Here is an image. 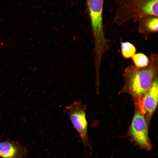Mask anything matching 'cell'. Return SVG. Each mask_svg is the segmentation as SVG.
<instances>
[{
    "label": "cell",
    "instance_id": "6da1fadb",
    "mask_svg": "<svg viewBox=\"0 0 158 158\" xmlns=\"http://www.w3.org/2000/svg\"><path fill=\"white\" fill-rule=\"evenodd\" d=\"M155 57L151 56L146 67L138 68L131 65L125 70V83L122 91L132 96L135 104L142 103L156 75L157 63Z\"/></svg>",
    "mask_w": 158,
    "mask_h": 158
},
{
    "label": "cell",
    "instance_id": "7a4b0ae2",
    "mask_svg": "<svg viewBox=\"0 0 158 158\" xmlns=\"http://www.w3.org/2000/svg\"><path fill=\"white\" fill-rule=\"evenodd\" d=\"M86 4L95 40V73L98 74L101 59L107 44L103 25V1L88 0Z\"/></svg>",
    "mask_w": 158,
    "mask_h": 158
},
{
    "label": "cell",
    "instance_id": "3957f363",
    "mask_svg": "<svg viewBox=\"0 0 158 158\" xmlns=\"http://www.w3.org/2000/svg\"><path fill=\"white\" fill-rule=\"evenodd\" d=\"M86 107L81 100L74 102L66 106L64 112L69 117L74 128L78 132L83 146H89L88 123L86 118Z\"/></svg>",
    "mask_w": 158,
    "mask_h": 158
},
{
    "label": "cell",
    "instance_id": "277c9868",
    "mask_svg": "<svg viewBox=\"0 0 158 158\" xmlns=\"http://www.w3.org/2000/svg\"><path fill=\"white\" fill-rule=\"evenodd\" d=\"M135 106L130 127V135L138 145L145 149L150 150L152 148V145L148 136L147 122L138 107Z\"/></svg>",
    "mask_w": 158,
    "mask_h": 158
},
{
    "label": "cell",
    "instance_id": "5b68a950",
    "mask_svg": "<svg viewBox=\"0 0 158 158\" xmlns=\"http://www.w3.org/2000/svg\"><path fill=\"white\" fill-rule=\"evenodd\" d=\"M158 101V84L157 76H155L152 84L144 96L142 102L137 105L145 115L147 122L151 118L157 106Z\"/></svg>",
    "mask_w": 158,
    "mask_h": 158
},
{
    "label": "cell",
    "instance_id": "8992f818",
    "mask_svg": "<svg viewBox=\"0 0 158 158\" xmlns=\"http://www.w3.org/2000/svg\"><path fill=\"white\" fill-rule=\"evenodd\" d=\"M27 147L17 141L8 140L0 142V157L1 158H26Z\"/></svg>",
    "mask_w": 158,
    "mask_h": 158
},
{
    "label": "cell",
    "instance_id": "52a82bcc",
    "mask_svg": "<svg viewBox=\"0 0 158 158\" xmlns=\"http://www.w3.org/2000/svg\"><path fill=\"white\" fill-rule=\"evenodd\" d=\"M158 0H152L148 1L143 5L142 10L145 13L158 17Z\"/></svg>",
    "mask_w": 158,
    "mask_h": 158
},
{
    "label": "cell",
    "instance_id": "ba28073f",
    "mask_svg": "<svg viewBox=\"0 0 158 158\" xmlns=\"http://www.w3.org/2000/svg\"><path fill=\"white\" fill-rule=\"evenodd\" d=\"M121 53L125 59L131 58L136 51L135 47L128 42H121Z\"/></svg>",
    "mask_w": 158,
    "mask_h": 158
},
{
    "label": "cell",
    "instance_id": "9c48e42d",
    "mask_svg": "<svg viewBox=\"0 0 158 158\" xmlns=\"http://www.w3.org/2000/svg\"><path fill=\"white\" fill-rule=\"evenodd\" d=\"M135 66L138 68H142L146 67L149 63L147 57L142 53L135 54L132 57Z\"/></svg>",
    "mask_w": 158,
    "mask_h": 158
},
{
    "label": "cell",
    "instance_id": "30bf717a",
    "mask_svg": "<svg viewBox=\"0 0 158 158\" xmlns=\"http://www.w3.org/2000/svg\"><path fill=\"white\" fill-rule=\"evenodd\" d=\"M147 26L149 30L155 32L157 31L158 28V19L156 17L152 18L147 22Z\"/></svg>",
    "mask_w": 158,
    "mask_h": 158
}]
</instances>
